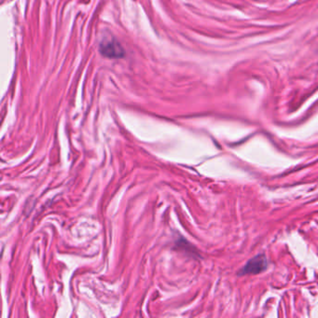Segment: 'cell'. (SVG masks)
Wrapping results in <instances>:
<instances>
[{
  "label": "cell",
  "mask_w": 318,
  "mask_h": 318,
  "mask_svg": "<svg viewBox=\"0 0 318 318\" xmlns=\"http://www.w3.org/2000/svg\"><path fill=\"white\" fill-rule=\"evenodd\" d=\"M99 51L102 55L107 58H122L125 56L124 49L115 38H105L100 43Z\"/></svg>",
  "instance_id": "1"
},
{
  "label": "cell",
  "mask_w": 318,
  "mask_h": 318,
  "mask_svg": "<svg viewBox=\"0 0 318 318\" xmlns=\"http://www.w3.org/2000/svg\"><path fill=\"white\" fill-rule=\"evenodd\" d=\"M266 267H267V261L265 256L259 255L247 263L245 268L242 270V274L260 273L265 270Z\"/></svg>",
  "instance_id": "2"
}]
</instances>
